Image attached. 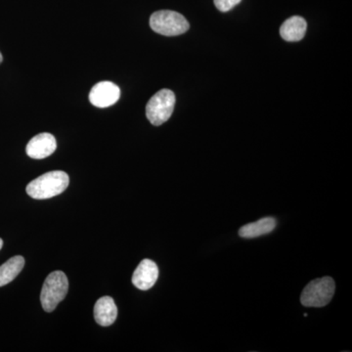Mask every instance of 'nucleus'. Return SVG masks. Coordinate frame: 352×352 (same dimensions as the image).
I'll return each instance as SVG.
<instances>
[{
    "label": "nucleus",
    "instance_id": "9b49d317",
    "mask_svg": "<svg viewBox=\"0 0 352 352\" xmlns=\"http://www.w3.org/2000/svg\"><path fill=\"white\" fill-rule=\"evenodd\" d=\"M276 220L273 217H265V219H259L258 221L252 222L243 226L239 230V235L245 239L259 237V236L272 232L276 227Z\"/></svg>",
    "mask_w": 352,
    "mask_h": 352
},
{
    "label": "nucleus",
    "instance_id": "0eeeda50",
    "mask_svg": "<svg viewBox=\"0 0 352 352\" xmlns=\"http://www.w3.org/2000/svg\"><path fill=\"white\" fill-rule=\"evenodd\" d=\"M57 148L56 139L50 133H41L28 143L25 152L34 160H43L51 156Z\"/></svg>",
    "mask_w": 352,
    "mask_h": 352
},
{
    "label": "nucleus",
    "instance_id": "4468645a",
    "mask_svg": "<svg viewBox=\"0 0 352 352\" xmlns=\"http://www.w3.org/2000/svg\"><path fill=\"white\" fill-rule=\"evenodd\" d=\"M2 245H3V241H2V239H0V250H1Z\"/></svg>",
    "mask_w": 352,
    "mask_h": 352
},
{
    "label": "nucleus",
    "instance_id": "2eb2a0df",
    "mask_svg": "<svg viewBox=\"0 0 352 352\" xmlns=\"http://www.w3.org/2000/svg\"><path fill=\"white\" fill-rule=\"evenodd\" d=\"M2 60H3V57H2V54L0 53V64H1Z\"/></svg>",
    "mask_w": 352,
    "mask_h": 352
},
{
    "label": "nucleus",
    "instance_id": "f257e3e1",
    "mask_svg": "<svg viewBox=\"0 0 352 352\" xmlns=\"http://www.w3.org/2000/svg\"><path fill=\"white\" fill-rule=\"evenodd\" d=\"M69 183V175L65 171H50L30 182L27 193L36 200H45L63 193L68 188Z\"/></svg>",
    "mask_w": 352,
    "mask_h": 352
},
{
    "label": "nucleus",
    "instance_id": "20e7f679",
    "mask_svg": "<svg viewBox=\"0 0 352 352\" xmlns=\"http://www.w3.org/2000/svg\"><path fill=\"white\" fill-rule=\"evenodd\" d=\"M335 287L333 278L323 277L315 279L303 289L300 302L302 305L307 307H325L332 300Z\"/></svg>",
    "mask_w": 352,
    "mask_h": 352
},
{
    "label": "nucleus",
    "instance_id": "1a4fd4ad",
    "mask_svg": "<svg viewBox=\"0 0 352 352\" xmlns=\"http://www.w3.org/2000/svg\"><path fill=\"white\" fill-rule=\"evenodd\" d=\"M118 316V308L111 296H103L95 303L94 319L99 325L108 327Z\"/></svg>",
    "mask_w": 352,
    "mask_h": 352
},
{
    "label": "nucleus",
    "instance_id": "7ed1b4c3",
    "mask_svg": "<svg viewBox=\"0 0 352 352\" xmlns=\"http://www.w3.org/2000/svg\"><path fill=\"white\" fill-rule=\"evenodd\" d=\"M150 27L157 34L166 36H180L188 31L190 25L184 16L175 11H157L150 18Z\"/></svg>",
    "mask_w": 352,
    "mask_h": 352
},
{
    "label": "nucleus",
    "instance_id": "6e6552de",
    "mask_svg": "<svg viewBox=\"0 0 352 352\" xmlns=\"http://www.w3.org/2000/svg\"><path fill=\"white\" fill-rule=\"evenodd\" d=\"M159 277V268L154 261L143 259L134 271L132 284L139 289L147 291L156 284Z\"/></svg>",
    "mask_w": 352,
    "mask_h": 352
},
{
    "label": "nucleus",
    "instance_id": "9d476101",
    "mask_svg": "<svg viewBox=\"0 0 352 352\" xmlns=\"http://www.w3.org/2000/svg\"><path fill=\"white\" fill-rule=\"evenodd\" d=\"M307 23L300 16H293L285 21L283 25L280 28V34L282 38L289 43L300 41L305 38L307 32Z\"/></svg>",
    "mask_w": 352,
    "mask_h": 352
},
{
    "label": "nucleus",
    "instance_id": "423d86ee",
    "mask_svg": "<svg viewBox=\"0 0 352 352\" xmlns=\"http://www.w3.org/2000/svg\"><path fill=\"white\" fill-rule=\"evenodd\" d=\"M120 89L111 82H101L92 87L89 94V101L97 108H108L119 101Z\"/></svg>",
    "mask_w": 352,
    "mask_h": 352
},
{
    "label": "nucleus",
    "instance_id": "ddd939ff",
    "mask_svg": "<svg viewBox=\"0 0 352 352\" xmlns=\"http://www.w3.org/2000/svg\"><path fill=\"white\" fill-rule=\"evenodd\" d=\"M242 0H214V6L221 12H228Z\"/></svg>",
    "mask_w": 352,
    "mask_h": 352
},
{
    "label": "nucleus",
    "instance_id": "39448f33",
    "mask_svg": "<svg viewBox=\"0 0 352 352\" xmlns=\"http://www.w3.org/2000/svg\"><path fill=\"white\" fill-rule=\"evenodd\" d=\"M175 105V95L170 89L157 92L146 106V116L153 126H159L168 122Z\"/></svg>",
    "mask_w": 352,
    "mask_h": 352
},
{
    "label": "nucleus",
    "instance_id": "f03ea898",
    "mask_svg": "<svg viewBox=\"0 0 352 352\" xmlns=\"http://www.w3.org/2000/svg\"><path fill=\"white\" fill-rule=\"evenodd\" d=\"M69 281L62 271H54L46 278L41 294V302L46 312H52L66 298Z\"/></svg>",
    "mask_w": 352,
    "mask_h": 352
},
{
    "label": "nucleus",
    "instance_id": "f8f14e48",
    "mask_svg": "<svg viewBox=\"0 0 352 352\" xmlns=\"http://www.w3.org/2000/svg\"><path fill=\"white\" fill-rule=\"evenodd\" d=\"M25 259L23 256H17L7 261L6 263L0 266V287L12 282L21 271L24 268Z\"/></svg>",
    "mask_w": 352,
    "mask_h": 352
}]
</instances>
